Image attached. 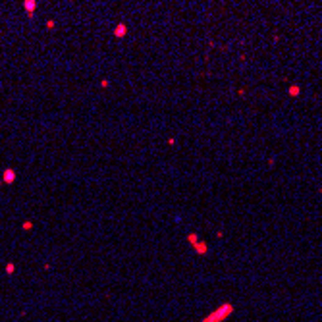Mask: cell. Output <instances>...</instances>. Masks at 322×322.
<instances>
[{"label": "cell", "instance_id": "obj_1", "mask_svg": "<svg viewBox=\"0 0 322 322\" xmlns=\"http://www.w3.org/2000/svg\"><path fill=\"white\" fill-rule=\"evenodd\" d=\"M187 241L191 243V245H195V251L199 253V255H206V251H208V245H206L205 241H199L197 234H189V235H187Z\"/></svg>", "mask_w": 322, "mask_h": 322}, {"label": "cell", "instance_id": "obj_2", "mask_svg": "<svg viewBox=\"0 0 322 322\" xmlns=\"http://www.w3.org/2000/svg\"><path fill=\"white\" fill-rule=\"evenodd\" d=\"M230 311H234V307H230V305H224L222 307V311H218V313H212L210 317H208L205 322H220L222 318H226L228 314H224V313H230Z\"/></svg>", "mask_w": 322, "mask_h": 322}, {"label": "cell", "instance_id": "obj_3", "mask_svg": "<svg viewBox=\"0 0 322 322\" xmlns=\"http://www.w3.org/2000/svg\"><path fill=\"white\" fill-rule=\"evenodd\" d=\"M126 35H127V25H126L123 21H122V23H118L116 29H114V37H116V39H123Z\"/></svg>", "mask_w": 322, "mask_h": 322}, {"label": "cell", "instance_id": "obj_4", "mask_svg": "<svg viewBox=\"0 0 322 322\" xmlns=\"http://www.w3.org/2000/svg\"><path fill=\"white\" fill-rule=\"evenodd\" d=\"M288 93L291 95V97H297V95H299V93H301V89H299V87H297V85H291Z\"/></svg>", "mask_w": 322, "mask_h": 322}]
</instances>
